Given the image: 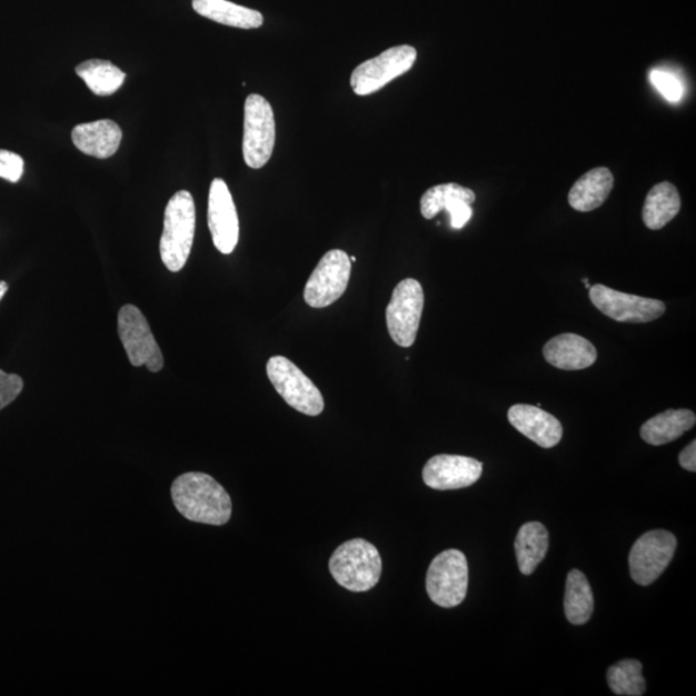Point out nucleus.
Returning a JSON list of instances; mask_svg holds the SVG:
<instances>
[{"label": "nucleus", "instance_id": "nucleus-4", "mask_svg": "<svg viewBox=\"0 0 696 696\" xmlns=\"http://www.w3.org/2000/svg\"><path fill=\"white\" fill-rule=\"evenodd\" d=\"M267 376L282 399L299 412L317 417L324 410V398L317 386L295 362L285 356H272L267 362Z\"/></svg>", "mask_w": 696, "mask_h": 696}, {"label": "nucleus", "instance_id": "nucleus-30", "mask_svg": "<svg viewBox=\"0 0 696 696\" xmlns=\"http://www.w3.org/2000/svg\"><path fill=\"white\" fill-rule=\"evenodd\" d=\"M447 212L450 215L451 228L463 229L471 220L474 210L471 205L466 203L464 200H458L448 208Z\"/></svg>", "mask_w": 696, "mask_h": 696}, {"label": "nucleus", "instance_id": "nucleus-18", "mask_svg": "<svg viewBox=\"0 0 696 696\" xmlns=\"http://www.w3.org/2000/svg\"><path fill=\"white\" fill-rule=\"evenodd\" d=\"M614 177L608 168H595L583 175L569 192V205L578 212H593L609 198Z\"/></svg>", "mask_w": 696, "mask_h": 696}, {"label": "nucleus", "instance_id": "nucleus-8", "mask_svg": "<svg viewBox=\"0 0 696 696\" xmlns=\"http://www.w3.org/2000/svg\"><path fill=\"white\" fill-rule=\"evenodd\" d=\"M118 331L133 367H146L152 374L163 369V354L140 309L133 305L121 307L118 314Z\"/></svg>", "mask_w": 696, "mask_h": 696}, {"label": "nucleus", "instance_id": "nucleus-28", "mask_svg": "<svg viewBox=\"0 0 696 696\" xmlns=\"http://www.w3.org/2000/svg\"><path fill=\"white\" fill-rule=\"evenodd\" d=\"M23 159L19 153L0 150V178L12 183L19 182L23 175Z\"/></svg>", "mask_w": 696, "mask_h": 696}, {"label": "nucleus", "instance_id": "nucleus-12", "mask_svg": "<svg viewBox=\"0 0 696 696\" xmlns=\"http://www.w3.org/2000/svg\"><path fill=\"white\" fill-rule=\"evenodd\" d=\"M589 299L605 317L619 322H650L666 312V305L659 299L622 294L601 285L589 288Z\"/></svg>", "mask_w": 696, "mask_h": 696}, {"label": "nucleus", "instance_id": "nucleus-19", "mask_svg": "<svg viewBox=\"0 0 696 696\" xmlns=\"http://www.w3.org/2000/svg\"><path fill=\"white\" fill-rule=\"evenodd\" d=\"M696 424V417L689 409H669L647 420L639 430L643 440L654 447H660L679 439L690 431Z\"/></svg>", "mask_w": 696, "mask_h": 696}, {"label": "nucleus", "instance_id": "nucleus-25", "mask_svg": "<svg viewBox=\"0 0 696 696\" xmlns=\"http://www.w3.org/2000/svg\"><path fill=\"white\" fill-rule=\"evenodd\" d=\"M464 200L468 205L476 201L475 192L458 183H444L428 189L420 199V213L426 220H432L441 210H447L455 201Z\"/></svg>", "mask_w": 696, "mask_h": 696}, {"label": "nucleus", "instance_id": "nucleus-31", "mask_svg": "<svg viewBox=\"0 0 696 696\" xmlns=\"http://www.w3.org/2000/svg\"><path fill=\"white\" fill-rule=\"evenodd\" d=\"M679 465L686 471L695 473L696 471V441L694 440L692 444L687 445V447L679 453L678 456Z\"/></svg>", "mask_w": 696, "mask_h": 696}, {"label": "nucleus", "instance_id": "nucleus-3", "mask_svg": "<svg viewBox=\"0 0 696 696\" xmlns=\"http://www.w3.org/2000/svg\"><path fill=\"white\" fill-rule=\"evenodd\" d=\"M329 571L339 586L351 593H367L378 585L382 558L366 539H351L339 546L329 560Z\"/></svg>", "mask_w": 696, "mask_h": 696}, {"label": "nucleus", "instance_id": "nucleus-27", "mask_svg": "<svg viewBox=\"0 0 696 696\" xmlns=\"http://www.w3.org/2000/svg\"><path fill=\"white\" fill-rule=\"evenodd\" d=\"M652 83L668 101L677 102L682 100L684 88L679 80L669 72L654 70L650 74Z\"/></svg>", "mask_w": 696, "mask_h": 696}, {"label": "nucleus", "instance_id": "nucleus-32", "mask_svg": "<svg viewBox=\"0 0 696 696\" xmlns=\"http://www.w3.org/2000/svg\"><path fill=\"white\" fill-rule=\"evenodd\" d=\"M8 290V286L6 281H0V301H2Z\"/></svg>", "mask_w": 696, "mask_h": 696}, {"label": "nucleus", "instance_id": "nucleus-29", "mask_svg": "<svg viewBox=\"0 0 696 696\" xmlns=\"http://www.w3.org/2000/svg\"><path fill=\"white\" fill-rule=\"evenodd\" d=\"M23 388V380L20 376L8 375L0 369V410L10 406Z\"/></svg>", "mask_w": 696, "mask_h": 696}, {"label": "nucleus", "instance_id": "nucleus-21", "mask_svg": "<svg viewBox=\"0 0 696 696\" xmlns=\"http://www.w3.org/2000/svg\"><path fill=\"white\" fill-rule=\"evenodd\" d=\"M682 209V198L675 185L660 182L647 193L643 209V220L647 229L665 228Z\"/></svg>", "mask_w": 696, "mask_h": 696}, {"label": "nucleus", "instance_id": "nucleus-5", "mask_svg": "<svg viewBox=\"0 0 696 696\" xmlns=\"http://www.w3.org/2000/svg\"><path fill=\"white\" fill-rule=\"evenodd\" d=\"M277 140V125L269 101L260 95H249L245 105V137L242 156L248 167L260 169L269 163Z\"/></svg>", "mask_w": 696, "mask_h": 696}, {"label": "nucleus", "instance_id": "nucleus-33", "mask_svg": "<svg viewBox=\"0 0 696 696\" xmlns=\"http://www.w3.org/2000/svg\"><path fill=\"white\" fill-rule=\"evenodd\" d=\"M581 281H583V282H585V285H586V289H588V290H589V288H590V287H593V286H590V282H589V280H588V279H586V278H585V279H583Z\"/></svg>", "mask_w": 696, "mask_h": 696}, {"label": "nucleus", "instance_id": "nucleus-22", "mask_svg": "<svg viewBox=\"0 0 696 696\" xmlns=\"http://www.w3.org/2000/svg\"><path fill=\"white\" fill-rule=\"evenodd\" d=\"M548 531L540 523H526L515 540L517 564L524 576H531L548 553Z\"/></svg>", "mask_w": 696, "mask_h": 696}, {"label": "nucleus", "instance_id": "nucleus-10", "mask_svg": "<svg viewBox=\"0 0 696 696\" xmlns=\"http://www.w3.org/2000/svg\"><path fill=\"white\" fill-rule=\"evenodd\" d=\"M350 257L341 249L329 250L315 267L305 287V301L312 309H324L341 298L351 275Z\"/></svg>", "mask_w": 696, "mask_h": 696}, {"label": "nucleus", "instance_id": "nucleus-23", "mask_svg": "<svg viewBox=\"0 0 696 696\" xmlns=\"http://www.w3.org/2000/svg\"><path fill=\"white\" fill-rule=\"evenodd\" d=\"M564 608L571 625L581 626L593 617L595 598L585 574L574 569L566 578Z\"/></svg>", "mask_w": 696, "mask_h": 696}, {"label": "nucleus", "instance_id": "nucleus-6", "mask_svg": "<svg viewBox=\"0 0 696 696\" xmlns=\"http://www.w3.org/2000/svg\"><path fill=\"white\" fill-rule=\"evenodd\" d=\"M468 588V564L464 553L448 549L434 558L428 568V597L441 608L450 609L465 601Z\"/></svg>", "mask_w": 696, "mask_h": 696}, {"label": "nucleus", "instance_id": "nucleus-20", "mask_svg": "<svg viewBox=\"0 0 696 696\" xmlns=\"http://www.w3.org/2000/svg\"><path fill=\"white\" fill-rule=\"evenodd\" d=\"M193 11L222 26L238 29H258L262 27L261 12L229 2V0H192Z\"/></svg>", "mask_w": 696, "mask_h": 696}, {"label": "nucleus", "instance_id": "nucleus-24", "mask_svg": "<svg viewBox=\"0 0 696 696\" xmlns=\"http://www.w3.org/2000/svg\"><path fill=\"white\" fill-rule=\"evenodd\" d=\"M76 72L96 96L101 97L115 95L127 78L125 71L105 60H88L79 63Z\"/></svg>", "mask_w": 696, "mask_h": 696}, {"label": "nucleus", "instance_id": "nucleus-16", "mask_svg": "<svg viewBox=\"0 0 696 696\" xmlns=\"http://www.w3.org/2000/svg\"><path fill=\"white\" fill-rule=\"evenodd\" d=\"M123 139L120 127L110 119L79 125L71 132L72 143L86 156L108 159L115 156Z\"/></svg>", "mask_w": 696, "mask_h": 696}, {"label": "nucleus", "instance_id": "nucleus-1", "mask_svg": "<svg viewBox=\"0 0 696 696\" xmlns=\"http://www.w3.org/2000/svg\"><path fill=\"white\" fill-rule=\"evenodd\" d=\"M172 499L177 511L192 523L221 526L232 515L229 493L212 476L188 473L172 484Z\"/></svg>", "mask_w": 696, "mask_h": 696}, {"label": "nucleus", "instance_id": "nucleus-9", "mask_svg": "<svg viewBox=\"0 0 696 696\" xmlns=\"http://www.w3.org/2000/svg\"><path fill=\"white\" fill-rule=\"evenodd\" d=\"M417 60V50L411 46L392 47L377 58L359 64L352 71L350 84L358 96L376 93L396 78L406 74Z\"/></svg>", "mask_w": 696, "mask_h": 696}, {"label": "nucleus", "instance_id": "nucleus-13", "mask_svg": "<svg viewBox=\"0 0 696 696\" xmlns=\"http://www.w3.org/2000/svg\"><path fill=\"white\" fill-rule=\"evenodd\" d=\"M208 228L215 247L222 255H231L239 241V217L231 192L222 178H215L210 185Z\"/></svg>", "mask_w": 696, "mask_h": 696}, {"label": "nucleus", "instance_id": "nucleus-14", "mask_svg": "<svg viewBox=\"0 0 696 696\" xmlns=\"http://www.w3.org/2000/svg\"><path fill=\"white\" fill-rule=\"evenodd\" d=\"M483 475V464L475 458L439 455L424 468V481L435 490H457L471 487Z\"/></svg>", "mask_w": 696, "mask_h": 696}, {"label": "nucleus", "instance_id": "nucleus-17", "mask_svg": "<svg viewBox=\"0 0 696 696\" xmlns=\"http://www.w3.org/2000/svg\"><path fill=\"white\" fill-rule=\"evenodd\" d=\"M545 359L561 370H581L593 367L597 360L596 347L578 335L554 337L545 345Z\"/></svg>", "mask_w": 696, "mask_h": 696}, {"label": "nucleus", "instance_id": "nucleus-15", "mask_svg": "<svg viewBox=\"0 0 696 696\" xmlns=\"http://www.w3.org/2000/svg\"><path fill=\"white\" fill-rule=\"evenodd\" d=\"M508 420L517 431L539 445L540 448H554L563 439L564 430L560 420L539 407L517 404L509 408Z\"/></svg>", "mask_w": 696, "mask_h": 696}, {"label": "nucleus", "instance_id": "nucleus-7", "mask_svg": "<svg viewBox=\"0 0 696 696\" xmlns=\"http://www.w3.org/2000/svg\"><path fill=\"white\" fill-rule=\"evenodd\" d=\"M424 306V288L418 280L404 279L396 286L386 310L388 334L396 345H415Z\"/></svg>", "mask_w": 696, "mask_h": 696}, {"label": "nucleus", "instance_id": "nucleus-26", "mask_svg": "<svg viewBox=\"0 0 696 696\" xmlns=\"http://www.w3.org/2000/svg\"><path fill=\"white\" fill-rule=\"evenodd\" d=\"M608 685L615 695L642 696L646 692L643 665L635 659L615 663L608 669Z\"/></svg>", "mask_w": 696, "mask_h": 696}, {"label": "nucleus", "instance_id": "nucleus-34", "mask_svg": "<svg viewBox=\"0 0 696 696\" xmlns=\"http://www.w3.org/2000/svg\"><path fill=\"white\" fill-rule=\"evenodd\" d=\"M351 264L356 262V257H350Z\"/></svg>", "mask_w": 696, "mask_h": 696}, {"label": "nucleus", "instance_id": "nucleus-2", "mask_svg": "<svg viewBox=\"0 0 696 696\" xmlns=\"http://www.w3.org/2000/svg\"><path fill=\"white\" fill-rule=\"evenodd\" d=\"M196 203L189 191L181 190L169 199L160 239L161 261L172 272L181 271L189 260L196 237Z\"/></svg>", "mask_w": 696, "mask_h": 696}, {"label": "nucleus", "instance_id": "nucleus-11", "mask_svg": "<svg viewBox=\"0 0 696 696\" xmlns=\"http://www.w3.org/2000/svg\"><path fill=\"white\" fill-rule=\"evenodd\" d=\"M677 539L667 530H652L636 540L629 554V571L639 586H650L668 568Z\"/></svg>", "mask_w": 696, "mask_h": 696}]
</instances>
